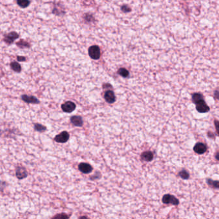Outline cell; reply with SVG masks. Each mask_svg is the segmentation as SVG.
Instances as JSON below:
<instances>
[{"instance_id": "7c38bea8", "label": "cell", "mask_w": 219, "mask_h": 219, "mask_svg": "<svg viewBox=\"0 0 219 219\" xmlns=\"http://www.w3.org/2000/svg\"><path fill=\"white\" fill-rule=\"evenodd\" d=\"M71 121L72 122V124H73L74 125H76V126L80 127L83 125V120H82V118L80 116H73L71 118Z\"/></svg>"}, {"instance_id": "30bf717a", "label": "cell", "mask_w": 219, "mask_h": 219, "mask_svg": "<svg viewBox=\"0 0 219 219\" xmlns=\"http://www.w3.org/2000/svg\"><path fill=\"white\" fill-rule=\"evenodd\" d=\"M79 170L84 174L91 173L92 171V167L87 163H81L79 165Z\"/></svg>"}, {"instance_id": "d4e9b609", "label": "cell", "mask_w": 219, "mask_h": 219, "mask_svg": "<svg viewBox=\"0 0 219 219\" xmlns=\"http://www.w3.org/2000/svg\"><path fill=\"white\" fill-rule=\"evenodd\" d=\"M64 218V217H66V218H67L68 217L67 216H64V215H62V216H60V215H57V216H56V217H55V218Z\"/></svg>"}, {"instance_id": "277c9868", "label": "cell", "mask_w": 219, "mask_h": 219, "mask_svg": "<svg viewBox=\"0 0 219 219\" xmlns=\"http://www.w3.org/2000/svg\"><path fill=\"white\" fill-rule=\"evenodd\" d=\"M16 175L18 179H23L28 176V172L25 168L19 167L16 168Z\"/></svg>"}, {"instance_id": "cb8c5ba5", "label": "cell", "mask_w": 219, "mask_h": 219, "mask_svg": "<svg viewBox=\"0 0 219 219\" xmlns=\"http://www.w3.org/2000/svg\"><path fill=\"white\" fill-rule=\"evenodd\" d=\"M214 95H215V98H216L218 100H219V91H215V93H214Z\"/></svg>"}, {"instance_id": "8fae6325", "label": "cell", "mask_w": 219, "mask_h": 219, "mask_svg": "<svg viewBox=\"0 0 219 219\" xmlns=\"http://www.w3.org/2000/svg\"><path fill=\"white\" fill-rule=\"evenodd\" d=\"M105 98L106 101L110 103H112L116 101V96H115L114 93L112 91H108L105 93Z\"/></svg>"}, {"instance_id": "7402d4cb", "label": "cell", "mask_w": 219, "mask_h": 219, "mask_svg": "<svg viewBox=\"0 0 219 219\" xmlns=\"http://www.w3.org/2000/svg\"><path fill=\"white\" fill-rule=\"evenodd\" d=\"M214 123H215V127H216V130H217V133L219 135V122L217 120H215Z\"/></svg>"}, {"instance_id": "2e32d148", "label": "cell", "mask_w": 219, "mask_h": 219, "mask_svg": "<svg viewBox=\"0 0 219 219\" xmlns=\"http://www.w3.org/2000/svg\"><path fill=\"white\" fill-rule=\"evenodd\" d=\"M203 100V96L201 94H199V93H195L193 94L192 96V100L193 103H196L197 102H199L200 100Z\"/></svg>"}, {"instance_id": "ffe728a7", "label": "cell", "mask_w": 219, "mask_h": 219, "mask_svg": "<svg viewBox=\"0 0 219 219\" xmlns=\"http://www.w3.org/2000/svg\"><path fill=\"white\" fill-rule=\"evenodd\" d=\"M179 175H180V176L183 178V179H188L189 177V174L185 170H183L181 172H179Z\"/></svg>"}, {"instance_id": "3957f363", "label": "cell", "mask_w": 219, "mask_h": 219, "mask_svg": "<svg viewBox=\"0 0 219 219\" xmlns=\"http://www.w3.org/2000/svg\"><path fill=\"white\" fill-rule=\"evenodd\" d=\"M195 104H196V109L199 113H207L210 110L209 107L207 106V104L204 101V100H200L199 102H197Z\"/></svg>"}, {"instance_id": "603a6c76", "label": "cell", "mask_w": 219, "mask_h": 219, "mask_svg": "<svg viewBox=\"0 0 219 219\" xmlns=\"http://www.w3.org/2000/svg\"><path fill=\"white\" fill-rule=\"evenodd\" d=\"M26 60V59L25 58V57H20V56L17 57V60L20 61V62H23V61H25Z\"/></svg>"}, {"instance_id": "4fadbf2b", "label": "cell", "mask_w": 219, "mask_h": 219, "mask_svg": "<svg viewBox=\"0 0 219 219\" xmlns=\"http://www.w3.org/2000/svg\"><path fill=\"white\" fill-rule=\"evenodd\" d=\"M142 159L146 161H151L153 159V154L151 152H144L142 154Z\"/></svg>"}, {"instance_id": "7a4b0ae2", "label": "cell", "mask_w": 219, "mask_h": 219, "mask_svg": "<svg viewBox=\"0 0 219 219\" xmlns=\"http://www.w3.org/2000/svg\"><path fill=\"white\" fill-rule=\"evenodd\" d=\"M18 38H19V35L16 32H12L5 35L4 41L7 45H11Z\"/></svg>"}, {"instance_id": "484cf974", "label": "cell", "mask_w": 219, "mask_h": 219, "mask_svg": "<svg viewBox=\"0 0 219 219\" xmlns=\"http://www.w3.org/2000/svg\"><path fill=\"white\" fill-rule=\"evenodd\" d=\"M215 157H216L217 159H218L219 161V152L216 154V156H215Z\"/></svg>"}, {"instance_id": "8992f818", "label": "cell", "mask_w": 219, "mask_h": 219, "mask_svg": "<svg viewBox=\"0 0 219 219\" xmlns=\"http://www.w3.org/2000/svg\"><path fill=\"white\" fill-rule=\"evenodd\" d=\"M69 135L66 131H63L58 135L56 136L55 140L58 143H66L69 139Z\"/></svg>"}, {"instance_id": "e0dca14e", "label": "cell", "mask_w": 219, "mask_h": 219, "mask_svg": "<svg viewBox=\"0 0 219 219\" xmlns=\"http://www.w3.org/2000/svg\"><path fill=\"white\" fill-rule=\"evenodd\" d=\"M118 73L123 77H128L129 76V71L125 68H121L118 70Z\"/></svg>"}, {"instance_id": "ba28073f", "label": "cell", "mask_w": 219, "mask_h": 219, "mask_svg": "<svg viewBox=\"0 0 219 219\" xmlns=\"http://www.w3.org/2000/svg\"><path fill=\"white\" fill-rule=\"evenodd\" d=\"M76 108V105L72 102H67L62 106V109L66 113H71Z\"/></svg>"}, {"instance_id": "ac0fdd59", "label": "cell", "mask_w": 219, "mask_h": 219, "mask_svg": "<svg viewBox=\"0 0 219 219\" xmlns=\"http://www.w3.org/2000/svg\"><path fill=\"white\" fill-rule=\"evenodd\" d=\"M34 129L35 130L39 132H44L46 130V127L45 126L39 124H35L34 125Z\"/></svg>"}, {"instance_id": "9a60e30c", "label": "cell", "mask_w": 219, "mask_h": 219, "mask_svg": "<svg viewBox=\"0 0 219 219\" xmlns=\"http://www.w3.org/2000/svg\"><path fill=\"white\" fill-rule=\"evenodd\" d=\"M17 3L21 8H26L30 4L29 0H17Z\"/></svg>"}, {"instance_id": "5b68a950", "label": "cell", "mask_w": 219, "mask_h": 219, "mask_svg": "<svg viewBox=\"0 0 219 219\" xmlns=\"http://www.w3.org/2000/svg\"><path fill=\"white\" fill-rule=\"evenodd\" d=\"M162 200L165 204H172L174 205H178L179 204V200L175 197L170 195H164Z\"/></svg>"}, {"instance_id": "5bb4252c", "label": "cell", "mask_w": 219, "mask_h": 219, "mask_svg": "<svg viewBox=\"0 0 219 219\" xmlns=\"http://www.w3.org/2000/svg\"><path fill=\"white\" fill-rule=\"evenodd\" d=\"M10 67L13 71L17 73H20L21 71V66L20 64L17 62H12L10 64Z\"/></svg>"}, {"instance_id": "44dd1931", "label": "cell", "mask_w": 219, "mask_h": 219, "mask_svg": "<svg viewBox=\"0 0 219 219\" xmlns=\"http://www.w3.org/2000/svg\"><path fill=\"white\" fill-rule=\"evenodd\" d=\"M121 10H123L124 12H130L131 9L130 7H129L128 5H123L121 7Z\"/></svg>"}, {"instance_id": "6da1fadb", "label": "cell", "mask_w": 219, "mask_h": 219, "mask_svg": "<svg viewBox=\"0 0 219 219\" xmlns=\"http://www.w3.org/2000/svg\"><path fill=\"white\" fill-rule=\"evenodd\" d=\"M88 55L92 59L98 60L101 57V50L98 46H92L88 48Z\"/></svg>"}, {"instance_id": "d6986e66", "label": "cell", "mask_w": 219, "mask_h": 219, "mask_svg": "<svg viewBox=\"0 0 219 219\" xmlns=\"http://www.w3.org/2000/svg\"><path fill=\"white\" fill-rule=\"evenodd\" d=\"M208 184L211 185L213 187L215 188H219V181H212V180H208Z\"/></svg>"}, {"instance_id": "9c48e42d", "label": "cell", "mask_w": 219, "mask_h": 219, "mask_svg": "<svg viewBox=\"0 0 219 219\" xmlns=\"http://www.w3.org/2000/svg\"><path fill=\"white\" fill-rule=\"evenodd\" d=\"M206 150L207 149H206V145H204L203 143H197V144L194 146V147H193V150H194L196 153L199 154H203L204 152H206Z\"/></svg>"}, {"instance_id": "52a82bcc", "label": "cell", "mask_w": 219, "mask_h": 219, "mask_svg": "<svg viewBox=\"0 0 219 219\" xmlns=\"http://www.w3.org/2000/svg\"><path fill=\"white\" fill-rule=\"evenodd\" d=\"M21 99H22L24 102L28 103H34V104H37L39 103L40 102L39 100L34 96H29L27 95H23L21 96Z\"/></svg>"}]
</instances>
